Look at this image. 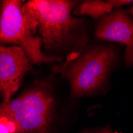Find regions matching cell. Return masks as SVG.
<instances>
[{"instance_id":"cell-3","label":"cell","mask_w":133,"mask_h":133,"mask_svg":"<svg viewBox=\"0 0 133 133\" xmlns=\"http://www.w3.org/2000/svg\"><path fill=\"white\" fill-rule=\"evenodd\" d=\"M57 103L52 84L35 81L16 98L0 101V133H52Z\"/></svg>"},{"instance_id":"cell-6","label":"cell","mask_w":133,"mask_h":133,"mask_svg":"<svg viewBox=\"0 0 133 133\" xmlns=\"http://www.w3.org/2000/svg\"><path fill=\"white\" fill-rule=\"evenodd\" d=\"M93 36L97 42L124 45L125 65L133 67V18L128 10L116 8L98 20Z\"/></svg>"},{"instance_id":"cell-4","label":"cell","mask_w":133,"mask_h":133,"mask_svg":"<svg viewBox=\"0 0 133 133\" xmlns=\"http://www.w3.org/2000/svg\"><path fill=\"white\" fill-rule=\"evenodd\" d=\"M26 2L4 0L1 2L0 45H18L25 51L33 65L57 64L64 58L48 56L42 51V39L22 12Z\"/></svg>"},{"instance_id":"cell-10","label":"cell","mask_w":133,"mask_h":133,"mask_svg":"<svg viewBox=\"0 0 133 133\" xmlns=\"http://www.w3.org/2000/svg\"><path fill=\"white\" fill-rule=\"evenodd\" d=\"M1 10H2V4L1 2H0V17H1Z\"/></svg>"},{"instance_id":"cell-8","label":"cell","mask_w":133,"mask_h":133,"mask_svg":"<svg viewBox=\"0 0 133 133\" xmlns=\"http://www.w3.org/2000/svg\"><path fill=\"white\" fill-rule=\"evenodd\" d=\"M77 133H119L114 131L110 125H105L104 127L98 128H84Z\"/></svg>"},{"instance_id":"cell-7","label":"cell","mask_w":133,"mask_h":133,"mask_svg":"<svg viewBox=\"0 0 133 133\" xmlns=\"http://www.w3.org/2000/svg\"><path fill=\"white\" fill-rule=\"evenodd\" d=\"M133 4V1L127 0H87L80 2L72 14L76 17L88 16L95 20H100L110 14L116 8Z\"/></svg>"},{"instance_id":"cell-1","label":"cell","mask_w":133,"mask_h":133,"mask_svg":"<svg viewBox=\"0 0 133 133\" xmlns=\"http://www.w3.org/2000/svg\"><path fill=\"white\" fill-rule=\"evenodd\" d=\"M80 1L30 0L22 12L42 39V51L48 56L65 58L90 44L89 24L74 12Z\"/></svg>"},{"instance_id":"cell-5","label":"cell","mask_w":133,"mask_h":133,"mask_svg":"<svg viewBox=\"0 0 133 133\" xmlns=\"http://www.w3.org/2000/svg\"><path fill=\"white\" fill-rule=\"evenodd\" d=\"M34 65L20 46L0 45V98L7 103Z\"/></svg>"},{"instance_id":"cell-2","label":"cell","mask_w":133,"mask_h":133,"mask_svg":"<svg viewBox=\"0 0 133 133\" xmlns=\"http://www.w3.org/2000/svg\"><path fill=\"white\" fill-rule=\"evenodd\" d=\"M119 61V50L114 45L90 43L83 50L52 65L51 71L68 81L70 97L77 100L105 92Z\"/></svg>"},{"instance_id":"cell-9","label":"cell","mask_w":133,"mask_h":133,"mask_svg":"<svg viewBox=\"0 0 133 133\" xmlns=\"http://www.w3.org/2000/svg\"><path fill=\"white\" fill-rule=\"evenodd\" d=\"M128 12L130 14V15L133 18V5L128 10Z\"/></svg>"}]
</instances>
